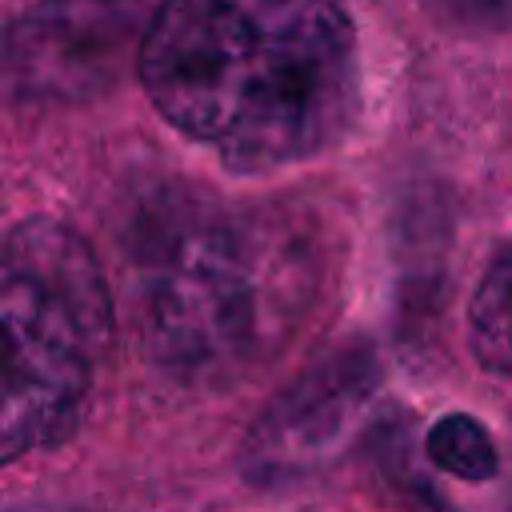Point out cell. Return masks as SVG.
<instances>
[{
    "label": "cell",
    "mask_w": 512,
    "mask_h": 512,
    "mask_svg": "<svg viewBox=\"0 0 512 512\" xmlns=\"http://www.w3.org/2000/svg\"><path fill=\"white\" fill-rule=\"evenodd\" d=\"M468 348L492 376H512V244L496 248L468 300Z\"/></svg>",
    "instance_id": "obj_7"
},
{
    "label": "cell",
    "mask_w": 512,
    "mask_h": 512,
    "mask_svg": "<svg viewBox=\"0 0 512 512\" xmlns=\"http://www.w3.org/2000/svg\"><path fill=\"white\" fill-rule=\"evenodd\" d=\"M424 452L428 460L456 476V480H468V484H484L496 476L500 468V456H496V444H492V432L468 416V412H444L428 436H424Z\"/></svg>",
    "instance_id": "obj_8"
},
{
    "label": "cell",
    "mask_w": 512,
    "mask_h": 512,
    "mask_svg": "<svg viewBox=\"0 0 512 512\" xmlns=\"http://www.w3.org/2000/svg\"><path fill=\"white\" fill-rule=\"evenodd\" d=\"M140 0H36L0 32V88L28 104L88 100L140 56Z\"/></svg>",
    "instance_id": "obj_4"
},
{
    "label": "cell",
    "mask_w": 512,
    "mask_h": 512,
    "mask_svg": "<svg viewBox=\"0 0 512 512\" xmlns=\"http://www.w3.org/2000/svg\"><path fill=\"white\" fill-rule=\"evenodd\" d=\"M308 284V260L288 240L252 224L192 220L152 256L144 332L172 376L224 384L280 344Z\"/></svg>",
    "instance_id": "obj_2"
},
{
    "label": "cell",
    "mask_w": 512,
    "mask_h": 512,
    "mask_svg": "<svg viewBox=\"0 0 512 512\" xmlns=\"http://www.w3.org/2000/svg\"><path fill=\"white\" fill-rule=\"evenodd\" d=\"M4 260L20 268L40 292H48L72 316V324L88 336V344L104 352L108 332H112L108 288H104L96 256L72 228L56 220H24L8 236Z\"/></svg>",
    "instance_id": "obj_6"
},
{
    "label": "cell",
    "mask_w": 512,
    "mask_h": 512,
    "mask_svg": "<svg viewBox=\"0 0 512 512\" xmlns=\"http://www.w3.org/2000/svg\"><path fill=\"white\" fill-rule=\"evenodd\" d=\"M92 360L72 316L0 256V464L72 436Z\"/></svg>",
    "instance_id": "obj_3"
},
{
    "label": "cell",
    "mask_w": 512,
    "mask_h": 512,
    "mask_svg": "<svg viewBox=\"0 0 512 512\" xmlns=\"http://www.w3.org/2000/svg\"><path fill=\"white\" fill-rule=\"evenodd\" d=\"M360 392L364 380L352 364L316 368L296 380L248 436L252 476H284L312 464L340 436Z\"/></svg>",
    "instance_id": "obj_5"
},
{
    "label": "cell",
    "mask_w": 512,
    "mask_h": 512,
    "mask_svg": "<svg viewBox=\"0 0 512 512\" xmlns=\"http://www.w3.org/2000/svg\"><path fill=\"white\" fill-rule=\"evenodd\" d=\"M420 4L464 28H484V32L512 28V0H420Z\"/></svg>",
    "instance_id": "obj_9"
},
{
    "label": "cell",
    "mask_w": 512,
    "mask_h": 512,
    "mask_svg": "<svg viewBox=\"0 0 512 512\" xmlns=\"http://www.w3.org/2000/svg\"><path fill=\"white\" fill-rule=\"evenodd\" d=\"M136 72L176 132L240 172L320 156L360 112L344 0H160Z\"/></svg>",
    "instance_id": "obj_1"
}]
</instances>
